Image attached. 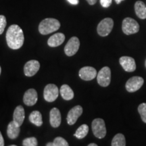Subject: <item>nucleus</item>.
Listing matches in <instances>:
<instances>
[{"label":"nucleus","instance_id":"obj_1","mask_svg":"<svg viewBox=\"0 0 146 146\" xmlns=\"http://www.w3.org/2000/svg\"><path fill=\"white\" fill-rule=\"evenodd\" d=\"M25 36L22 29L17 25H12L6 33V41L9 47L12 50H18L23 46Z\"/></svg>","mask_w":146,"mask_h":146},{"label":"nucleus","instance_id":"obj_2","mask_svg":"<svg viewBox=\"0 0 146 146\" xmlns=\"http://www.w3.org/2000/svg\"><path fill=\"white\" fill-rule=\"evenodd\" d=\"M60 27V23L55 18H45L39 25V31L41 35H48L56 31Z\"/></svg>","mask_w":146,"mask_h":146},{"label":"nucleus","instance_id":"obj_3","mask_svg":"<svg viewBox=\"0 0 146 146\" xmlns=\"http://www.w3.org/2000/svg\"><path fill=\"white\" fill-rule=\"evenodd\" d=\"M122 29L124 33L129 35L137 33L139 31V25L135 20L131 18H126L123 21Z\"/></svg>","mask_w":146,"mask_h":146},{"label":"nucleus","instance_id":"obj_4","mask_svg":"<svg viewBox=\"0 0 146 146\" xmlns=\"http://www.w3.org/2000/svg\"><path fill=\"white\" fill-rule=\"evenodd\" d=\"M92 131L94 135L97 138L102 139L106 135V127L104 120L102 118H96L93 120Z\"/></svg>","mask_w":146,"mask_h":146},{"label":"nucleus","instance_id":"obj_5","mask_svg":"<svg viewBox=\"0 0 146 146\" xmlns=\"http://www.w3.org/2000/svg\"><path fill=\"white\" fill-rule=\"evenodd\" d=\"M114 27V21L112 18H106L100 22L97 28L98 33L102 36H106L112 31Z\"/></svg>","mask_w":146,"mask_h":146},{"label":"nucleus","instance_id":"obj_6","mask_svg":"<svg viewBox=\"0 0 146 146\" xmlns=\"http://www.w3.org/2000/svg\"><path fill=\"white\" fill-rule=\"evenodd\" d=\"M97 81L100 86L108 87L111 81V70L108 66L102 68L97 74Z\"/></svg>","mask_w":146,"mask_h":146},{"label":"nucleus","instance_id":"obj_7","mask_svg":"<svg viewBox=\"0 0 146 146\" xmlns=\"http://www.w3.org/2000/svg\"><path fill=\"white\" fill-rule=\"evenodd\" d=\"M59 90L54 84H48L46 85L43 91V97L45 100L48 102H54L58 98Z\"/></svg>","mask_w":146,"mask_h":146},{"label":"nucleus","instance_id":"obj_8","mask_svg":"<svg viewBox=\"0 0 146 146\" xmlns=\"http://www.w3.org/2000/svg\"><path fill=\"white\" fill-rule=\"evenodd\" d=\"M143 83V78L141 76H133L129 78L126 83V89L130 93L135 92L141 88Z\"/></svg>","mask_w":146,"mask_h":146},{"label":"nucleus","instance_id":"obj_9","mask_svg":"<svg viewBox=\"0 0 146 146\" xmlns=\"http://www.w3.org/2000/svg\"><path fill=\"white\" fill-rule=\"evenodd\" d=\"M80 47L79 39L76 36L71 37L64 47V52L66 56H72L78 52Z\"/></svg>","mask_w":146,"mask_h":146},{"label":"nucleus","instance_id":"obj_10","mask_svg":"<svg viewBox=\"0 0 146 146\" xmlns=\"http://www.w3.org/2000/svg\"><path fill=\"white\" fill-rule=\"evenodd\" d=\"M40 64L37 60H30L27 62L24 67V72L27 76H33L39 70Z\"/></svg>","mask_w":146,"mask_h":146},{"label":"nucleus","instance_id":"obj_11","mask_svg":"<svg viewBox=\"0 0 146 146\" xmlns=\"http://www.w3.org/2000/svg\"><path fill=\"white\" fill-rule=\"evenodd\" d=\"M83 113V108L81 106H76L73 107L72 109L68 112V116H67V123L69 125H73L75 124L76 120L81 116Z\"/></svg>","mask_w":146,"mask_h":146},{"label":"nucleus","instance_id":"obj_12","mask_svg":"<svg viewBox=\"0 0 146 146\" xmlns=\"http://www.w3.org/2000/svg\"><path fill=\"white\" fill-rule=\"evenodd\" d=\"M120 64L127 72H134L136 70V64L135 60L129 56H123L119 60Z\"/></svg>","mask_w":146,"mask_h":146},{"label":"nucleus","instance_id":"obj_13","mask_svg":"<svg viewBox=\"0 0 146 146\" xmlns=\"http://www.w3.org/2000/svg\"><path fill=\"white\" fill-rule=\"evenodd\" d=\"M78 75L84 81H91L97 76V71L91 66H85L79 70Z\"/></svg>","mask_w":146,"mask_h":146},{"label":"nucleus","instance_id":"obj_14","mask_svg":"<svg viewBox=\"0 0 146 146\" xmlns=\"http://www.w3.org/2000/svg\"><path fill=\"white\" fill-rule=\"evenodd\" d=\"M37 93L35 89H29L25 92L23 97V102L25 105L28 106H32L36 104L37 102Z\"/></svg>","mask_w":146,"mask_h":146},{"label":"nucleus","instance_id":"obj_15","mask_svg":"<svg viewBox=\"0 0 146 146\" xmlns=\"http://www.w3.org/2000/svg\"><path fill=\"white\" fill-rule=\"evenodd\" d=\"M50 122L52 127L57 128L61 124V114L60 110L56 108L51 110L50 113Z\"/></svg>","mask_w":146,"mask_h":146},{"label":"nucleus","instance_id":"obj_16","mask_svg":"<svg viewBox=\"0 0 146 146\" xmlns=\"http://www.w3.org/2000/svg\"><path fill=\"white\" fill-rule=\"evenodd\" d=\"M65 40V35L61 33H58L54 34V35L51 36L47 41V44L49 46L55 47L60 46V45L62 44Z\"/></svg>","mask_w":146,"mask_h":146},{"label":"nucleus","instance_id":"obj_17","mask_svg":"<svg viewBox=\"0 0 146 146\" xmlns=\"http://www.w3.org/2000/svg\"><path fill=\"white\" fill-rule=\"evenodd\" d=\"M20 127L21 126L16 124L14 120L10 122L8 126V129H7V135H8V137L10 138L11 139H15L17 138L21 132Z\"/></svg>","mask_w":146,"mask_h":146},{"label":"nucleus","instance_id":"obj_18","mask_svg":"<svg viewBox=\"0 0 146 146\" xmlns=\"http://www.w3.org/2000/svg\"><path fill=\"white\" fill-rule=\"evenodd\" d=\"M25 110L22 106H18L14 111L13 120L19 126L23 125L24 120H25Z\"/></svg>","mask_w":146,"mask_h":146},{"label":"nucleus","instance_id":"obj_19","mask_svg":"<svg viewBox=\"0 0 146 146\" xmlns=\"http://www.w3.org/2000/svg\"><path fill=\"white\" fill-rule=\"evenodd\" d=\"M135 11L136 15L141 19L146 18V6L143 1H137L135 4Z\"/></svg>","mask_w":146,"mask_h":146},{"label":"nucleus","instance_id":"obj_20","mask_svg":"<svg viewBox=\"0 0 146 146\" xmlns=\"http://www.w3.org/2000/svg\"><path fill=\"white\" fill-rule=\"evenodd\" d=\"M62 98L65 100H71L74 98V92L68 85H63L60 90Z\"/></svg>","mask_w":146,"mask_h":146},{"label":"nucleus","instance_id":"obj_21","mask_svg":"<svg viewBox=\"0 0 146 146\" xmlns=\"http://www.w3.org/2000/svg\"><path fill=\"white\" fill-rule=\"evenodd\" d=\"M29 120L31 123L36 127H41L43 125V120H42V115L39 111H33L31 113L29 116Z\"/></svg>","mask_w":146,"mask_h":146},{"label":"nucleus","instance_id":"obj_22","mask_svg":"<svg viewBox=\"0 0 146 146\" xmlns=\"http://www.w3.org/2000/svg\"><path fill=\"white\" fill-rule=\"evenodd\" d=\"M89 132V127L85 124L82 125L76 131L74 136L78 139H83L87 136Z\"/></svg>","mask_w":146,"mask_h":146},{"label":"nucleus","instance_id":"obj_23","mask_svg":"<svg viewBox=\"0 0 146 146\" xmlns=\"http://www.w3.org/2000/svg\"><path fill=\"white\" fill-rule=\"evenodd\" d=\"M111 145L112 146H125L126 140L124 135L121 133L116 134L113 138Z\"/></svg>","mask_w":146,"mask_h":146},{"label":"nucleus","instance_id":"obj_24","mask_svg":"<svg viewBox=\"0 0 146 146\" xmlns=\"http://www.w3.org/2000/svg\"><path fill=\"white\" fill-rule=\"evenodd\" d=\"M138 112L139 113L143 122L146 123V104H141L138 107Z\"/></svg>","mask_w":146,"mask_h":146},{"label":"nucleus","instance_id":"obj_25","mask_svg":"<svg viewBox=\"0 0 146 146\" xmlns=\"http://www.w3.org/2000/svg\"><path fill=\"white\" fill-rule=\"evenodd\" d=\"M23 145L24 146H36L38 145L37 140L35 137H29L23 140Z\"/></svg>","mask_w":146,"mask_h":146},{"label":"nucleus","instance_id":"obj_26","mask_svg":"<svg viewBox=\"0 0 146 146\" xmlns=\"http://www.w3.org/2000/svg\"><path fill=\"white\" fill-rule=\"evenodd\" d=\"M54 146H68V143L64 139L61 137H58L55 138L53 142Z\"/></svg>","mask_w":146,"mask_h":146},{"label":"nucleus","instance_id":"obj_27","mask_svg":"<svg viewBox=\"0 0 146 146\" xmlns=\"http://www.w3.org/2000/svg\"><path fill=\"white\" fill-rule=\"evenodd\" d=\"M7 21L6 18L3 15H0V35H1L4 31V29L6 27Z\"/></svg>","mask_w":146,"mask_h":146},{"label":"nucleus","instance_id":"obj_28","mask_svg":"<svg viewBox=\"0 0 146 146\" xmlns=\"http://www.w3.org/2000/svg\"><path fill=\"white\" fill-rule=\"evenodd\" d=\"M112 0H100V3L103 8H108L112 4Z\"/></svg>","mask_w":146,"mask_h":146},{"label":"nucleus","instance_id":"obj_29","mask_svg":"<svg viewBox=\"0 0 146 146\" xmlns=\"http://www.w3.org/2000/svg\"><path fill=\"white\" fill-rule=\"evenodd\" d=\"M67 1L72 5H77L79 3V0H67Z\"/></svg>","mask_w":146,"mask_h":146},{"label":"nucleus","instance_id":"obj_30","mask_svg":"<svg viewBox=\"0 0 146 146\" xmlns=\"http://www.w3.org/2000/svg\"><path fill=\"white\" fill-rule=\"evenodd\" d=\"M3 145H4V140H3L1 133L0 132V146H3Z\"/></svg>","mask_w":146,"mask_h":146},{"label":"nucleus","instance_id":"obj_31","mask_svg":"<svg viewBox=\"0 0 146 146\" xmlns=\"http://www.w3.org/2000/svg\"><path fill=\"white\" fill-rule=\"evenodd\" d=\"M89 5H94L97 2V0H86Z\"/></svg>","mask_w":146,"mask_h":146},{"label":"nucleus","instance_id":"obj_32","mask_svg":"<svg viewBox=\"0 0 146 146\" xmlns=\"http://www.w3.org/2000/svg\"><path fill=\"white\" fill-rule=\"evenodd\" d=\"M124 1V0H115V1H116V3H117V4H119V3H121V1Z\"/></svg>","mask_w":146,"mask_h":146},{"label":"nucleus","instance_id":"obj_33","mask_svg":"<svg viewBox=\"0 0 146 146\" xmlns=\"http://www.w3.org/2000/svg\"><path fill=\"white\" fill-rule=\"evenodd\" d=\"M88 146H98V145L96 143H90V144H89Z\"/></svg>","mask_w":146,"mask_h":146},{"label":"nucleus","instance_id":"obj_34","mask_svg":"<svg viewBox=\"0 0 146 146\" xmlns=\"http://www.w3.org/2000/svg\"><path fill=\"white\" fill-rule=\"evenodd\" d=\"M47 146H54V144H53V143H48L46 144Z\"/></svg>","mask_w":146,"mask_h":146},{"label":"nucleus","instance_id":"obj_35","mask_svg":"<svg viewBox=\"0 0 146 146\" xmlns=\"http://www.w3.org/2000/svg\"><path fill=\"white\" fill-rule=\"evenodd\" d=\"M1 66H0V74H1Z\"/></svg>","mask_w":146,"mask_h":146},{"label":"nucleus","instance_id":"obj_36","mask_svg":"<svg viewBox=\"0 0 146 146\" xmlns=\"http://www.w3.org/2000/svg\"><path fill=\"white\" fill-rule=\"evenodd\" d=\"M145 66H146V61H145Z\"/></svg>","mask_w":146,"mask_h":146}]
</instances>
